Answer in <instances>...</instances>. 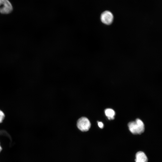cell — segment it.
Segmentation results:
<instances>
[{
    "label": "cell",
    "instance_id": "6da1fadb",
    "mask_svg": "<svg viewBox=\"0 0 162 162\" xmlns=\"http://www.w3.org/2000/svg\"><path fill=\"white\" fill-rule=\"evenodd\" d=\"M129 130L133 134H140L144 131L145 126L142 121L137 118L135 121L130 122L128 124Z\"/></svg>",
    "mask_w": 162,
    "mask_h": 162
},
{
    "label": "cell",
    "instance_id": "8992f818",
    "mask_svg": "<svg viewBox=\"0 0 162 162\" xmlns=\"http://www.w3.org/2000/svg\"><path fill=\"white\" fill-rule=\"evenodd\" d=\"M106 116L109 120H112L114 118L115 114V111L112 109L108 108L105 110Z\"/></svg>",
    "mask_w": 162,
    "mask_h": 162
},
{
    "label": "cell",
    "instance_id": "3957f363",
    "mask_svg": "<svg viewBox=\"0 0 162 162\" xmlns=\"http://www.w3.org/2000/svg\"><path fill=\"white\" fill-rule=\"evenodd\" d=\"M12 5L8 0H0V13L8 14L12 10Z\"/></svg>",
    "mask_w": 162,
    "mask_h": 162
},
{
    "label": "cell",
    "instance_id": "277c9868",
    "mask_svg": "<svg viewBox=\"0 0 162 162\" xmlns=\"http://www.w3.org/2000/svg\"><path fill=\"white\" fill-rule=\"evenodd\" d=\"M100 19L106 25H110L113 21V15L110 11H105L101 14Z\"/></svg>",
    "mask_w": 162,
    "mask_h": 162
},
{
    "label": "cell",
    "instance_id": "7a4b0ae2",
    "mask_svg": "<svg viewBox=\"0 0 162 162\" xmlns=\"http://www.w3.org/2000/svg\"><path fill=\"white\" fill-rule=\"evenodd\" d=\"M77 126L81 131H86L90 129L91 123L88 118L85 117H82L78 120Z\"/></svg>",
    "mask_w": 162,
    "mask_h": 162
},
{
    "label": "cell",
    "instance_id": "52a82bcc",
    "mask_svg": "<svg viewBox=\"0 0 162 162\" xmlns=\"http://www.w3.org/2000/svg\"><path fill=\"white\" fill-rule=\"evenodd\" d=\"M4 112L0 110V123H1L3 121L4 117Z\"/></svg>",
    "mask_w": 162,
    "mask_h": 162
},
{
    "label": "cell",
    "instance_id": "9c48e42d",
    "mask_svg": "<svg viewBox=\"0 0 162 162\" xmlns=\"http://www.w3.org/2000/svg\"><path fill=\"white\" fill-rule=\"evenodd\" d=\"M2 150V147H1V146L0 145V152Z\"/></svg>",
    "mask_w": 162,
    "mask_h": 162
},
{
    "label": "cell",
    "instance_id": "ba28073f",
    "mask_svg": "<svg viewBox=\"0 0 162 162\" xmlns=\"http://www.w3.org/2000/svg\"><path fill=\"white\" fill-rule=\"evenodd\" d=\"M98 125L99 127L101 128H102L104 126L103 123L101 122H98Z\"/></svg>",
    "mask_w": 162,
    "mask_h": 162
},
{
    "label": "cell",
    "instance_id": "5b68a950",
    "mask_svg": "<svg viewBox=\"0 0 162 162\" xmlns=\"http://www.w3.org/2000/svg\"><path fill=\"white\" fill-rule=\"evenodd\" d=\"M148 158L145 154L142 151L138 152L136 154V162H147Z\"/></svg>",
    "mask_w": 162,
    "mask_h": 162
}]
</instances>
